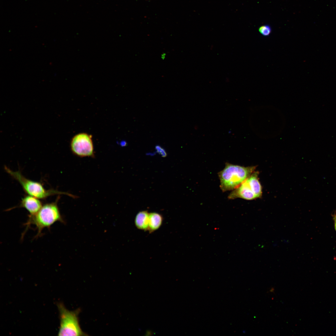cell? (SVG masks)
Instances as JSON below:
<instances>
[{
  "instance_id": "obj_5",
  "label": "cell",
  "mask_w": 336,
  "mask_h": 336,
  "mask_svg": "<svg viewBox=\"0 0 336 336\" xmlns=\"http://www.w3.org/2000/svg\"><path fill=\"white\" fill-rule=\"evenodd\" d=\"M259 172H254L237 188L232 190L228 199L241 198L251 200L261 197L262 187L258 178Z\"/></svg>"
},
{
  "instance_id": "obj_12",
  "label": "cell",
  "mask_w": 336,
  "mask_h": 336,
  "mask_svg": "<svg viewBox=\"0 0 336 336\" xmlns=\"http://www.w3.org/2000/svg\"><path fill=\"white\" fill-rule=\"evenodd\" d=\"M166 54L165 53H163L161 55V58L162 60H164L166 57Z\"/></svg>"
},
{
  "instance_id": "obj_7",
  "label": "cell",
  "mask_w": 336,
  "mask_h": 336,
  "mask_svg": "<svg viewBox=\"0 0 336 336\" xmlns=\"http://www.w3.org/2000/svg\"><path fill=\"white\" fill-rule=\"evenodd\" d=\"M42 206V203L39 199L28 195L22 198L18 207L25 208L29 212V216H31L36 214Z\"/></svg>"
},
{
  "instance_id": "obj_2",
  "label": "cell",
  "mask_w": 336,
  "mask_h": 336,
  "mask_svg": "<svg viewBox=\"0 0 336 336\" xmlns=\"http://www.w3.org/2000/svg\"><path fill=\"white\" fill-rule=\"evenodd\" d=\"M255 166L244 167L226 162L218 173L220 187L223 192L233 190L239 187L254 172Z\"/></svg>"
},
{
  "instance_id": "obj_9",
  "label": "cell",
  "mask_w": 336,
  "mask_h": 336,
  "mask_svg": "<svg viewBox=\"0 0 336 336\" xmlns=\"http://www.w3.org/2000/svg\"><path fill=\"white\" fill-rule=\"evenodd\" d=\"M163 217L162 215L156 212L149 213L148 231L150 233L158 229L162 225Z\"/></svg>"
},
{
  "instance_id": "obj_1",
  "label": "cell",
  "mask_w": 336,
  "mask_h": 336,
  "mask_svg": "<svg viewBox=\"0 0 336 336\" xmlns=\"http://www.w3.org/2000/svg\"><path fill=\"white\" fill-rule=\"evenodd\" d=\"M58 196L55 202L48 203L43 205L39 211L34 215L29 216L26 226L25 232L31 224L35 225L37 230L35 237L38 238L42 235L43 230L45 228L49 229L55 223L59 222L65 223L58 205Z\"/></svg>"
},
{
  "instance_id": "obj_3",
  "label": "cell",
  "mask_w": 336,
  "mask_h": 336,
  "mask_svg": "<svg viewBox=\"0 0 336 336\" xmlns=\"http://www.w3.org/2000/svg\"><path fill=\"white\" fill-rule=\"evenodd\" d=\"M4 169L8 174L20 183L25 192L28 195L42 199L56 194H65L73 198L76 197L75 196L68 193L54 189H46L41 183L26 178L20 171L12 170L6 166Z\"/></svg>"
},
{
  "instance_id": "obj_10",
  "label": "cell",
  "mask_w": 336,
  "mask_h": 336,
  "mask_svg": "<svg viewBox=\"0 0 336 336\" xmlns=\"http://www.w3.org/2000/svg\"><path fill=\"white\" fill-rule=\"evenodd\" d=\"M259 31L263 36H267L271 34L272 29L269 25H264L261 26L259 27Z\"/></svg>"
},
{
  "instance_id": "obj_13",
  "label": "cell",
  "mask_w": 336,
  "mask_h": 336,
  "mask_svg": "<svg viewBox=\"0 0 336 336\" xmlns=\"http://www.w3.org/2000/svg\"><path fill=\"white\" fill-rule=\"evenodd\" d=\"M334 227L336 231V215H335L334 216Z\"/></svg>"
},
{
  "instance_id": "obj_11",
  "label": "cell",
  "mask_w": 336,
  "mask_h": 336,
  "mask_svg": "<svg viewBox=\"0 0 336 336\" xmlns=\"http://www.w3.org/2000/svg\"><path fill=\"white\" fill-rule=\"evenodd\" d=\"M156 149L157 150V151L159 152L160 153H161L162 154H163V153L165 154V152L164 151V150L163 149H162L160 147L157 146L156 147Z\"/></svg>"
},
{
  "instance_id": "obj_8",
  "label": "cell",
  "mask_w": 336,
  "mask_h": 336,
  "mask_svg": "<svg viewBox=\"0 0 336 336\" xmlns=\"http://www.w3.org/2000/svg\"><path fill=\"white\" fill-rule=\"evenodd\" d=\"M149 214L147 211H140L137 214L135 218L134 223L138 229L148 231Z\"/></svg>"
},
{
  "instance_id": "obj_4",
  "label": "cell",
  "mask_w": 336,
  "mask_h": 336,
  "mask_svg": "<svg viewBox=\"0 0 336 336\" xmlns=\"http://www.w3.org/2000/svg\"><path fill=\"white\" fill-rule=\"evenodd\" d=\"M60 314V326L59 336H85L80 327L78 318L79 309L73 311L67 309L61 303L58 305Z\"/></svg>"
},
{
  "instance_id": "obj_6",
  "label": "cell",
  "mask_w": 336,
  "mask_h": 336,
  "mask_svg": "<svg viewBox=\"0 0 336 336\" xmlns=\"http://www.w3.org/2000/svg\"><path fill=\"white\" fill-rule=\"evenodd\" d=\"M70 147L72 153L78 156H94L92 136L87 133H81L75 135L71 140Z\"/></svg>"
}]
</instances>
